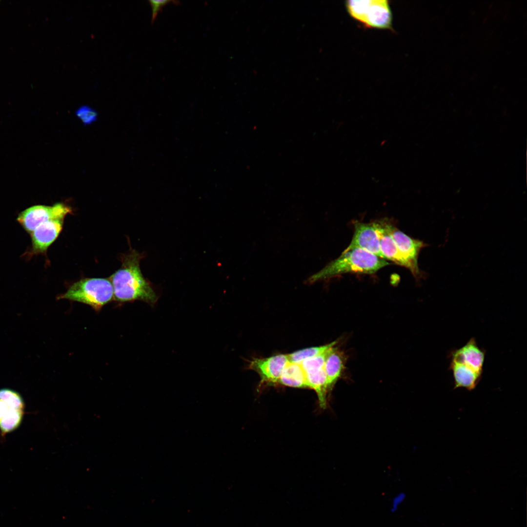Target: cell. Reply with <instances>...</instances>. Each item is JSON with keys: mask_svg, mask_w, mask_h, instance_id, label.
Returning a JSON list of instances; mask_svg holds the SVG:
<instances>
[{"mask_svg": "<svg viewBox=\"0 0 527 527\" xmlns=\"http://www.w3.org/2000/svg\"><path fill=\"white\" fill-rule=\"evenodd\" d=\"M143 254L131 249L121 257L122 266L110 278L114 300L122 303L141 301L151 305L158 297L150 283L143 276L140 266Z\"/></svg>", "mask_w": 527, "mask_h": 527, "instance_id": "cell-1", "label": "cell"}, {"mask_svg": "<svg viewBox=\"0 0 527 527\" xmlns=\"http://www.w3.org/2000/svg\"><path fill=\"white\" fill-rule=\"evenodd\" d=\"M485 355L486 351L473 337L461 348L450 351L449 369L452 372L454 389L471 391L476 388L482 378Z\"/></svg>", "mask_w": 527, "mask_h": 527, "instance_id": "cell-2", "label": "cell"}, {"mask_svg": "<svg viewBox=\"0 0 527 527\" xmlns=\"http://www.w3.org/2000/svg\"><path fill=\"white\" fill-rule=\"evenodd\" d=\"M390 264L364 250L353 248L343 251L338 258L309 277L306 282L312 284L345 273L373 274Z\"/></svg>", "mask_w": 527, "mask_h": 527, "instance_id": "cell-3", "label": "cell"}, {"mask_svg": "<svg viewBox=\"0 0 527 527\" xmlns=\"http://www.w3.org/2000/svg\"><path fill=\"white\" fill-rule=\"evenodd\" d=\"M58 299L81 303L98 312L114 300L113 288L109 278H83L74 283Z\"/></svg>", "mask_w": 527, "mask_h": 527, "instance_id": "cell-4", "label": "cell"}, {"mask_svg": "<svg viewBox=\"0 0 527 527\" xmlns=\"http://www.w3.org/2000/svg\"><path fill=\"white\" fill-rule=\"evenodd\" d=\"M72 212L71 207L62 203L52 206L36 205L20 213L17 220L27 232L31 233L42 223L51 219L64 218Z\"/></svg>", "mask_w": 527, "mask_h": 527, "instance_id": "cell-5", "label": "cell"}, {"mask_svg": "<svg viewBox=\"0 0 527 527\" xmlns=\"http://www.w3.org/2000/svg\"><path fill=\"white\" fill-rule=\"evenodd\" d=\"M390 233L398 250L411 267V273L417 279L422 278L423 273L418 266V259L421 250L426 244L412 238L395 227L391 223Z\"/></svg>", "mask_w": 527, "mask_h": 527, "instance_id": "cell-6", "label": "cell"}, {"mask_svg": "<svg viewBox=\"0 0 527 527\" xmlns=\"http://www.w3.org/2000/svg\"><path fill=\"white\" fill-rule=\"evenodd\" d=\"M354 232L351 241L343 251L357 248L385 259L381 251L379 239L372 222L367 223L356 221L354 223Z\"/></svg>", "mask_w": 527, "mask_h": 527, "instance_id": "cell-7", "label": "cell"}, {"mask_svg": "<svg viewBox=\"0 0 527 527\" xmlns=\"http://www.w3.org/2000/svg\"><path fill=\"white\" fill-rule=\"evenodd\" d=\"M289 363L288 355L279 354L264 358H254L249 364V368L260 376L262 383H278L281 374Z\"/></svg>", "mask_w": 527, "mask_h": 527, "instance_id": "cell-8", "label": "cell"}, {"mask_svg": "<svg viewBox=\"0 0 527 527\" xmlns=\"http://www.w3.org/2000/svg\"><path fill=\"white\" fill-rule=\"evenodd\" d=\"M391 222L387 219H382L372 222L379 239L380 247L385 259L390 260L411 271L409 263L405 259L396 246L390 233Z\"/></svg>", "mask_w": 527, "mask_h": 527, "instance_id": "cell-9", "label": "cell"}, {"mask_svg": "<svg viewBox=\"0 0 527 527\" xmlns=\"http://www.w3.org/2000/svg\"><path fill=\"white\" fill-rule=\"evenodd\" d=\"M64 219L59 218L47 221L31 233L32 251L34 253H42L46 251L61 231Z\"/></svg>", "mask_w": 527, "mask_h": 527, "instance_id": "cell-10", "label": "cell"}, {"mask_svg": "<svg viewBox=\"0 0 527 527\" xmlns=\"http://www.w3.org/2000/svg\"><path fill=\"white\" fill-rule=\"evenodd\" d=\"M392 21V13L387 0H370L362 24L369 28L390 29Z\"/></svg>", "mask_w": 527, "mask_h": 527, "instance_id": "cell-11", "label": "cell"}, {"mask_svg": "<svg viewBox=\"0 0 527 527\" xmlns=\"http://www.w3.org/2000/svg\"><path fill=\"white\" fill-rule=\"evenodd\" d=\"M345 363V356L335 346L326 357L324 370L326 376L329 391H331L343 374Z\"/></svg>", "mask_w": 527, "mask_h": 527, "instance_id": "cell-12", "label": "cell"}, {"mask_svg": "<svg viewBox=\"0 0 527 527\" xmlns=\"http://www.w3.org/2000/svg\"><path fill=\"white\" fill-rule=\"evenodd\" d=\"M305 375L307 387L313 389L318 397L320 406L325 409L327 405V394L329 391L324 369Z\"/></svg>", "mask_w": 527, "mask_h": 527, "instance_id": "cell-13", "label": "cell"}, {"mask_svg": "<svg viewBox=\"0 0 527 527\" xmlns=\"http://www.w3.org/2000/svg\"><path fill=\"white\" fill-rule=\"evenodd\" d=\"M278 383L296 388L307 387L305 375L299 364L288 363L284 369Z\"/></svg>", "mask_w": 527, "mask_h": 527, "instance_id": "cell-14", "label": "cell"}, {"mask_svg": "<svg viewBox=\"0 0 527 527\" xmlns=\"http://www.w3.org/2000/svg\"><path fill=\"white\" fill-rule=\"evenodd\" d=\"M337 343L335 341L324 345L304 348L292 352L287 355L289 362L300 364L303 361L319 355L335 346Z\"/></svg>", "mask_w": 527, "mask_h": 527, "instance_id": "cell-15", "label": "cell"}, {"mask_svg": "<svg viewBox=\"0 0 527 527\" xmlns=\"http://www.w3.org/2000/svg\"><path fill=\"white\" fill-rule=\"evenodd\" d=\"M23 410L15 409L0 420V429L4 433L13 431L20 425Z\"/></svg>", "mask_w": 527, "mask_h": 527, "instance_id": "cell-16", "label": "cell"}, {"mask_svg": "<svg viewBox=\"0 0 527 527\" xmlns=\"http://www.w3.org/2000/svg\"><path fill=\"white\" fill-rule=\"evenodd\" d=\"M370 0H347L345 5L349 15L362 23Z\"/></svg>", "mask_w": 527, "mask_h": 527, "instance_id": "cell-17", "label": "cell"}, {"mask_svg": "<svg viewBox=\"0 0 527 527\" xmlns=\"http://www.w3.org/2000/svg\"><path fill=\"white\" fill-rule=\"evenodd\" d=\"M332 347L319 355L302 362L300 364L304 374L324 369L326 357Z\"/></svg>", "mask_w": 527, "mask_h": 527, "instance_id": "cell-18", "label": "cell"}, {"mask_svg": "<svg viewBox=\"0 0 527 527\" xmlns=\"http://www.w3.org/2000/svg\"><path fill=\"white\" fill-rule=\"evenodd\" d=\"M0 399L7 402L14 408L23 410V401L16 391L9 388L0 389Z\"/></svg>", "mask_w": 527, "mask_h": 527, "instance_id": "cell-19", "label": "cell"}, {"mask_svg": "<svg viewBox=\"0 0 527 527\" xmlns=\"http://www.w3.org/2000/svg\"><path fill=\"white\" fill-rule=\"evenodd\" d=\"M76 114L85 124L91 123L97 117L96 111L87 105L81 106L77 110Z\"/></svg>", "mask_w": 527, "mask_h": 527, "instance_id": "cell-20", "label": "cell"}, {"mask_svg": "<svg viewBox=\"0 0 527 527\" xmlns=\"http://www.w3.org/2000/svg\"><path fill=\"white\" fill-rule=\"evenodd\" d=\"M171 0H149V2L151 5L152 14V22H153L155 20L157 15L158 13L161 10L162 7L167 4L168 3L172 2Z\"/></svg>", "mask_w": 527, "mask_h": 527, "instance_id": "cell-21", "label": "cell"}, {"mask_svg": "<svg viewBox=\"0 0 527 527\" xmlns=\"http://www.w3.org/2000/svg\"><path fill=\"white\" fill-rule=\"evenodd\" d=\"M405 494L403 492L399 493L395 495L392 499L391 503V512H395L397 511L399 507L405 501Z\"/></svg>", "mask_w": 527, "mask_h": 527, "instance_id": "cell-22", "label": "cell"}, {"mask_svg": "<svg viewBox=\"0 0 527 527\" xmlns=\"http://www.w3.org/2000/svg\"><path fill=\"white\" fill-rule=\"evenodd\" d=\"M15 409H20L14 408L9 405L7 402L0 399V420Z\"/></svg>", "mask_w": 527, "mask_h": 527, "instance_id": "cell-23", "label": "cell"}]
</instances>
